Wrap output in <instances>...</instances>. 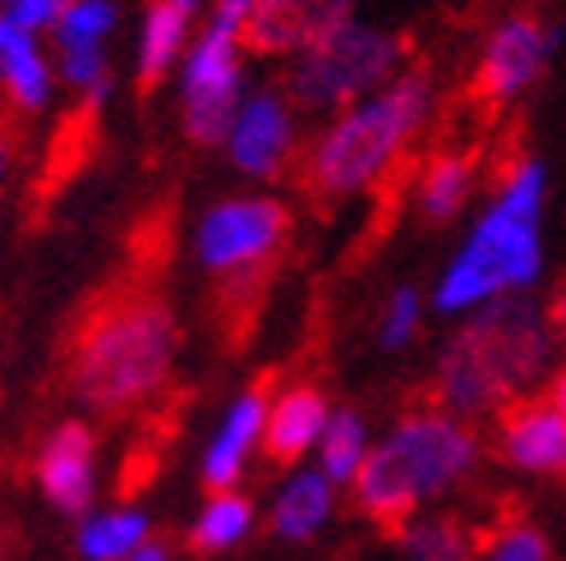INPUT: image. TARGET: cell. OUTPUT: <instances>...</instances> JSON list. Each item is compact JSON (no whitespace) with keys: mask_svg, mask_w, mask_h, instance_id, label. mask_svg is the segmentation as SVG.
Instances as JSON below:
<instances>
[{"mask_svg":"<svg viewBox=\"0 0 566 561\" xmlns=\"http://www.w3.org/2000/svg\"><path fill=\"white\" fill-rule=\"evenodd\" d=\"M544 401L566 419V363H562V369L553 373V382H548V391H544Z\"/></svg>","mask_w":566,"mask_h":561,"instance_id":"obj_30","label":"cell"},{"mask_svg":"<svg viewBox=\"0 0 566 561\" xmlns=\"http://www.w3.org/2000/svg\"><path fill=\"white\" fill-rule=\"evenodd\" d=\"M479 561H553V543L525 516H502L497 525H484V557Z\"/></svg>","mask_w":566,"mask_h":561,"instance_id":"obj_25","label":"cell"},{"mask_svg":"<svg viewBox=\"0 0 566 561\" xmlns=\"http://www.w3.org/2000/svg\"><path fill=\"white\" fill-rule=\"evenodd\" d=\"M235 28L212 23L208 38L193 46L185 70V134L193 144L217 148L235 125L240 97V61H235Z\"/></svg>","mask_w":566,"mask_h":561,"instance_id":"obj_8","label":"cell"},{"mask_svg":"<svg viewBox=\"0 0 566 561\" xmlns=\"http://www.w3.org/2000/svg\"><path fill=\"white\" fill-rule=\"evenodd\" d=\"M148 520L138 511H111L78 529V552L88 561H125L134 548H144Z\"/></svg>","mask_w":566,"mask_h":561,"instance_id":"obj_22","label":"cell"},{"mask_svg":"<svg viewBox=\"0 0 566 561\" xmlns=\"http://www.w3.org/2000/svg\"><path fill=\"white\" fill-rule=\"evenodd\" d=\"M295 134H291V106L281 102V93H259L235 110L231 125V157L240 171L272 180L281 176V166L291 161Z\"/></svg>","mask_w":566,"mask_h":561,"instance_id":"obj_13","label":"cell"},{"mask_svg":"<svg viewBox=\"0 0 566 561\" xmlns=\"http://www.w3.org/2000/svg\"><path fill=\"white\" fill-rule=\"evenodd\" d=\"M548 354H553V331L539 304H530L521 295L489 299L447 341L429 401L442 414L497 410L506 401L525 396V387L548 369Z\"/></svg>","mask_w":566,"mask_h":561,"instance_id":"obj_2","label":"cell"},{"mask_svg":"<svg viewBox=\"0 0 566 561\" xmlns=\"http://www.w3.org/2000/svg\"><path fill=\"white\" fill-rule=\"evenodd\" d=\"M65 6L70 0H6V23L23 28V33H38V28L61 19Z\"/></svg>","mask_w":566,"mask_h":561,"instance_id":"obj_29","label":"cell"},{"mask_svg":"<svg viewBox=\"0 0 566 561\" xmlns=\"http://www.w3.org/2000/svg\"><path fill=\"white\" fill-rule=\"evenodd\" d=\"M171 6H180V10H193V6H198V0H171Z\"/></svg>","mask_w":566,"mask_h":561,"instance_id":"obj_34","label":"cell"},{"mask_svg":"<svg viewBox=\"0 0 566 561\" xmlns=\"http://www.w3.org/2000/svg\"><path fill=\"white\" fill-rule=\"evenodd\" d=\"M484 442L470 424L442 410H419L396 424V433L364 456L355 474V507L387 539H401L423 497H438L474 474Z\"/></svg>","mask_w":566,"mask_h":561,"instance_id":"obj_5","label":"cell"},{"mask_svg":"<svg viewBox=\"0 0 566 561\" xmlns=\"http://www.w3.org/2000/svg\"><path fill=\"white\" fill-rule=\"evenodd\" d=\"M6 548H10V525L0 520V557H6Z\"/></svg>","mask_w":566,"mask_h":561,"instance_id":"obj_33","label":"cell"},{"mask_svg":"<svg viewBox=\"0 0 566 561\" xmlns=\"http://www.w3.org/2000/svg\"><path fill=\"white\" fill-rule=\"evenodd\" d=\"M406 51H410L406 38L346 23L300 55V65L291 74V97L308 110H350L374 83L396 74Z\"/></svg>","mask_w":566,"mask_h":561,"instance_id":"obj_6","label":"cell"},{"mask_svg":"<svg viewBox=\"0 0 566 561\" xmlns=\"http://www.w3.org/2000/svg\"><path fill=\"white\" fill-rule=\"evenodd\" d=\"M93 465H97V446L88 424H61L38 456V484L55 511H88L93 501Z\"/></svg>","mask_w":566,"mask_h":561,"instance_id":"obj_14","label":"cell"},{"mask_svg":"<svg viewBox=\"0 0 566 561\" xmlns=\"http://www.w3.org/2000/svg\"><path fill=\"white\" fill-rule=\"evenodd\" d=\"M544 161L525 157V148L497 152V199L474 226L470 244L457 254L438 286V308H470L489 304L506 290H521L539 276V212H544Z\"/></svg>","mask_w":566,"mask_h":561,"instance_id":"obj_4","label":"cell"},{"mask_svg":"<svg viewBox=\"0 0 566 561\" xmlns=\"http://www.w3.org/2000/svg\"><path fill=\"white\" fill-rule=\"evenodd\" d=\"M253 525V507L235 493H217L208 501V511L198 516L193 534H189V548L193 552H226L231 543H240Z\"/></svg>","mask_w":566,"mask_h":561,"instance_id":"obj_24","label":"cell"},{"mask_svg":"<svg viewBox=\"0 0 566 561\" xmlns=\"http://www.w3.org/2000/svg\"><path fill=\"white\" fill-rule=\"evenodd\" d=\"M268 280H272V263H259V267L226 272V280L217 286V327H221V336H231V346L249 341L253 322H259L263 295H268Z\"/></svg>","mask_w":566,"mask_h":561,"instance_id":"obj_18","label":"cell"},{"mask_svg":"<svg viewBox=\"0 0 566 561\" xmlns=\"http://www.w3.org/2000/svg\"><path fill=\"white\" fill-rule=\"evenodd\" d=\"M350 23V0H253L240 42L259 55L308 51Z\"/></svg>","mask_w":566,"mask_h":561,"instance_id":"obj_10","label":"cell"},{"mask_svg":"<svg viewBox=\"0 0 566 561\" xmlns=\"http://www.w3.org/2000/svg\"><path fill=\"white\" fill-rule=\"evenodd\" d=\"M176 359V318L144 276L106 280L65 331V373L78 401L102 414L144 405Z\"/></svg>","mask_w":566,"mask_h":561,"instance_id":"obj_1","label":"cell"},{"mask_svg":"<svg viewBox=\"0 0 566 561\" xmlns=\"http://www.w3.org/2000/svg\"><path fill=\"white\" fill-rule=\"evenodd\" d=\"M291 235V212L272 199H235L221 203L203 216L198 226V258H203L217 276L276 263L281 244Z\"/></svg>","mask_w":566,"mask_h":561,"instance_id":"obj_9","label":"cell"},{"mask_svg":"<svg viewBox=\"0 0 566 561\" xmlns=\"http://www.w3.org/2000/svg\"><path fill=\"white\" fill-rule=\"evenodd\" d=\"M553 46H557V33L539 14H512L489 38L484 55H479L474 78L465 88V106L474 110L479 120L502 116V110L544 74Z\"/></svg>","mask_w":566,"mask_h":561,"instance_id":"obj_7","label":"cell"},{"mask_svg":"<svg viewBox=\"0 0 566 561\" xmlns=\"http://www.w3.org/2000/svg\"><path fill=\"white\" fill-rule=\"evenodd\" d=\"M185 23H189V10L171 6V0H153L148 23H144V51H138V93L144 97L166 78V70L180 55Z\"/></svg>","mask_w":566,"mask_h":561,"instance_id":"obj_20","label":"cell"},{"mask_svg":"<svg viewBox=\"0 0 566 561\" xmlns=\"http://www.w3.org/2000/svg\"><path fill=\"white\" fill-rule=\"evenodd\" d=\"M268 410H272V378L253 382L244 396L235 401V410L226 414V424H221V433H217V442H212L208 461H203V484H208L212 493H226V488L240 479L249 446L263 437Z\"/></svg>","mask_w":566,"mask_h":561,"instance_id":"obj_15","label":"cell"},{"mask_svg":"<svg viewBox=\"0 0 566 561\" xmlns=\"http://www.w3.org/2000/svg\"><path fill=\"white\" fill-rule=\"evenodd\" d=\"M497 456L525 474H557L566 461V419L544 396H516L493 410Z\"/></svg>","mask_w":566,"mask_h":561,"instance_id":"obj_11","label":"cell"},{"mask_svg":"<svg viewBox=\"0 0 566 561\" xmlns=\"http://www.w3.org/2000/svg\"><path fill=\"white\" fill-rule=\"evenodd\" d=\"M0 70H6V93L19 110H33L46 97V61L33 46V33L0 19Z\"/></svg>","mask_w":566,"mask_h":561,"instance_id":"obj_19","label":"cell"},{"mask_svg":"<svg viewBox=\"0 0 566 561\" xmlns=\"http://www.w3.org/2000/svg\"><path fill=\"white\" fill-rule=\"evenodd\" d=\"M6 161H10V138L0 134V171H6Z\"/></svg>","mask_w":566,"mask_h":561,"instance_id":"obj_32","label":"cell"},{"mask_svg":"<svg viewBox=\"0 0 566 561\" xmlns=\"http://www.w3.org/2000/svg\"><path fill=\"white\" fill-rule=\"evenodd\" d=\"M484 171V148L479 144H442L415 166V208L429 226L457 221L470 203L474 180Z\"/></svg>","mask_w":566,"mask_h":561,"instance_id":"obj_12","label":"cell"},{"mask_svg":"<svg viewBox=\"0 0 566 561\" xmlns=\"http://www.w3.org/2000/svg\"><path fill=\"white\" fill-rule=\"evenodd\" d=\"M61 65H65V78L88 97L106 93V55H102V46H61Z\"/></svg>","mask_w":566,"mask_h":561,"instance_id":"obj_27","label":"cell"},{"mask_svg":"<svg viewBox=\"0 0 566 561\" xmlns=\"http://www.w3.org/2000/svg\"><path fill=\"white\" fill-rule=\"evenodd\" d=\"M557 474H562V484H566V461H562V469H557Z\"/></svg>","mask_w":566,"mask_h":561,"instance_id":"obj_35","label":"cell"},{"mask_svg":"<svg viewBox=\"0 0 566 561\" xmlns=\"http://www.w3.org/2000/svg\"><path fill=\"white\" fill-rule=\"evenodd\" d=\"M125 561H171V552H166V543H144V548H134Z\"/></svg>","mask_w":566,"mask_h":561,"instance_id":"obj_31","label":"cell"},{"mask_svg":"<svg viewBox=\"0 0 566 561\" xmlns=\"http://www.w3.org/2000/svg\"><path fill=\"white\" fill-rule=\"evenodd\" d=\"M327 428V396L318 387H291L281 391L263 424V452L272 465H295Z\"/></svg>","mask_w":566,"mask_h":561,"instance_id":"obj_16","label":"cell"},{"mask_svg":"<svg viewBox=\"0 0 566 561\" xmlns=\"http://www.w3.org/2000/svg\"><path fill=\"white\" fill-rule=\"evenodd\" d=\"M116 23V10L106 0H70L65 14L55 19L61 28V46H102V38Z\"/></svg>","mask_w":566,"mask_h":561,"instance_id":"obj_26","label":"cell"},{"mask_svg":"<svg viewBox=\"0 0 566 561\" xmlns=\"http://www.w3.org/2000/svg\"><path fill=\"white\" fill-rule=\"evenodd\" d=\"M429 102H433L429 65H415L396 74L378 97L342 110V120L300 161L304 193L327 208L369 184H382L410 157L406 148L415 144L419 125L429 120Z\"/></svg>","mask_w":566,"mask_h":561,"instance_id":"obj_3","label":"cell"},{"mask_svg":"<svg viewBox=\"0 0 566 561\" xmlns=\"http://www.w3.org/2000/svg\"><path fill=\"white\" fill-rule=\"evenodd\" d=\"M401 543L406 561H479L484 557V525H470L465 516H438L410 525Z\"/></svg>","mask_w":566,"mask_h":561,"instance_id":"obj_17","label":"cell"},{"mask_svg":"<svg viewBox=\"0 0 566 561\" xmlns=\"http://www.w3.org/2000/svg\"><path fill=\"white\" fill-rule=\"evenodd\" d=\"M419 327V295L415 290H396L391 304H387V322H382V346L396 350V346H406L410 336Z\"/></svg>","mask_w":566,"mask_h":561,"instance_id":"obj_28","label":"cell"},{"mask_svg":"<svg viewBox=\"0 0 566 561\" xmlns=\"http://www.w3.org/2000/svg\"><path fill=\"white\" fill-rule=\"evenodd\" d=\"M364 456H369V437H364V419L355 410H336L323 428V479L346 484L359 474Z\"/></svg>","mask_w":566,"mask_h":561,"instance_id":"obj_23","label":"cell"},{"mask_svg":"<svg viewBox=\"0 0 566 561\" xmlns=\"http://www.w3.org/2000/svg\"><path fill=\"white\" fill-rule=\"evenodd\" d=\"M327 511H332V484L323 479V474H300V479L281 493L276 511H272V529L281 539L300 543L308 534H318Z\"/></svg>","mask_w":566,"mask_h":561,"instance_id":"obj_21","label":"cell"}]
</instances>
